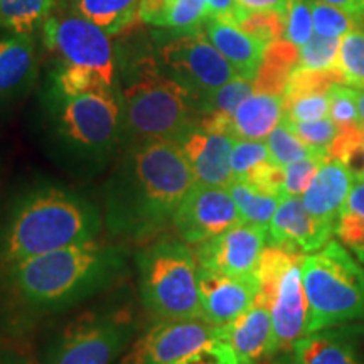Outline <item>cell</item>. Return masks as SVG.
I'll list each match as a JSON object with an SVG mask.
<instances>
[{
	"label": "cell",
	"instance_id": "d590c367",
	"mask_svg": "<svg viewBox=\"0 0 364 364\" xmlns=\"http://www.w3.org/2000/svg\"><path fill=\"white\" fill-rule=\"evenodd\" d=\"M282 122L309 147L329 156V149L339 134V127L329 117L314 122H290L282 117Z\"/></svg>",
	"mask_w": 364,
	"mask_h": 364
},
{
	"label": "cell",
	"instance_id": "ab89813d",
	"mask_svg": "<svg viewBox=\"0 0 364 364\" xmlns=\"http://www.w3.org/2000/svg\"><path fill=\"white\" fill-rule=\"evenodd\" d=\"M314 34L316 33H314L311 0H290L285 12L284 39L300 48Z\"/></svg>",
	"mask_w": 364,
	"mask_h": 364
},
{
	"label": "cell",
	"instance_id": "3957f363",
	"mask_svg": "<svg viewBox=\"0 0 364 364\" xmlns=\"http://www.w3.org/2000/svg\"><path fill=\"white\" fill-rule=\"evenodd\" d=\"M100 230L98 208L85 196L61 186H33L16 196L0 226V272L27 258L90 243Z\"/></svg>",
	"mask_w": 364,
	"mask_h": 364
},
{
	"label": "cell",
	"instance_id": "f546056e",
	"mask_svg": "<svg viewBox=\"0 0 364 364\" xmlns=\"http://www.w3.org/2000/svg\"><path fill=\"white\" fill-rule=\"evenodd\" d=\"M336 68L344 85L364 90V24L343 36Z\"/></svg>",
	"mask_w": 364,
	"mask_h": 364
},
{
	"label": "cell",
	"instance_id": "277c9868",
	"mask_svg": "<svg viewBox=\"0 0 364 364\" xmlns=\"http://www.w3.org/2000/svg\"><path fill=\"white\" fill-rule=\"evenodd\" d=\"M120 103L124 129L136 142H177L201 120L193 95L147 58L134 66V73L122 88Z\"/></svg>",
	"mask_w": 364,
	"mask_h": 364
},
{
	"label": "cell",
	"instance_id": "7a4b0ae2",
	"mask_svg": "<svg viewBox=\"0 0 364 364\" xmlns=\"http://www.w3.org/2000/svg\"><path fill=\"white\" fill-rule=\"evenodd\" d=\"M124 268L125 253L120 248L93 240L6 268L0 272V287L29 311H61L107 289Z\"/></svg>",
	"mask_w": 364,
	"mask_h": 364
},
{
	"label": "cell",
	"instance_id": "484cf974",
	"mask_svg": "<svg viewBox=\"0 0 364 364\" xmlns=\"http://www.w3.org/2000/svg\"><path fill=\"white\" fill-rule=\"evenodd\" d=\"M297 63V46L285 39L268 44L260 70L253 80V91L284 97L287 83H289L290 75H292Z\"/></svg>",
	"mask_w": 364,
	"mask_h": 364
},
{
	"label": "cell",
	"instance_id": "4316f807",
	"mask_svg": "<svg viewBox=\"0 0 364 364\" xmlns=\"http://www.w3.org/2000/svg\"><path fill=\"white\" fill-rule=\"evenodd\" d=\"M336 236L364 267V179H354L336 223Z\"/></svg>",
	"mask_w": 364,
	"mask_h": 364
},
{
	"label": "cell",
	"instance_id": "9c48e42d",
	"mask_svg": "<svg viewBox=\"0 0 364 364\" xmlns=\"http://www.w3.org/2000/svg\"><path fill=\"white\" fill-rule=\"evenodd\" d=\"M110 38L102 27L63 6L54 7L43 24L46 49L58 58L59 65L95 73L117 91L115 49Z\"/></svg>",
	"mask_w": 364,
	"mask_h": 364
},
{
	"label": "cell",
	"instance_id": "bcb514c9",
	"mask_svg": "<svg viewBox=\"0 0 364 364\" xmlns=\"http://www.w3.org/2000/svg\"><path fill=\"white\" fill-rule=\"evenodd\" d=\"M0 364H31V363H27L24 358L17 356V354L2 351V349H0Z\"/></svg>",
	"mask_w": 364,
	"mask_h": 364
},
{
	"label": "cell",
	"instance_id": "f1b7e54d",
	"mask_svg": "<svg viewBox=\"0 0 364 364\" xmlns=\"http://www.w3.org/2000/svg\"><path fill=\"white\" fill-rule=\"evenodd\" d=\"M231 198L235 199L238 208L241 221L250 225H270L273 215L282 201L280 196L263 193V191L253 188L247 182L233 181L228 186Z\"/></svg>",
	"mask_w": 364,
	"mask_h": 364
},
{
	"label": "cell",
	"instance_id": "f6af8a7d",
	"mask_svg": "<svg viewBox=\"0 0 364 364\" xmlns=\"http://www.w3.org/2000/svg\"><path fill=\"white\" fill-rule=\"evenodd\" d=\"M216 354V364H260L255 361H245V359H238L231 351V348L228 346L225 341H221L220 344L216 346L215 349Z\"/></svg>",
	"mask_w": 364,
	"mask_h": 364
},
{
	"label": "cell",
	"instance_id": "c3c4849f",
	"mask_svg": "<svg viewBox=\"0 0 364 364\" xmlns=\"http://www.w3.org/2000/svg\"><path fill=\"white\" fill-rule=\"evenodd\" d=\"M358 108H359V115H361V120L364 124V90H358Z\"/></svg>",
	"mask_w": 364,
	"mask_h": 364
},
{
	"label": "cell",
	"instance_id": "7bdbcfd3",
	"mask_svg": "<svg viewBox=\"0 0 364 364\" xmlns=\"http://www.w3.org/2000/svg\"><path fill=\"white\" fill-rule=\"evenodd\" d=\"M289 2L290 0H236V6H238L241 17H243L247 16V14L265 11L285 14L287 7H289Z\"/></svg>",
	"mask_w": 364,
	"mask_h": 364
},
{
	"label": "cell",
	"instance_id": "cb8c5ba5",
	"mask_svg": "<svg viewBox=\"0 0 364 364\" xmlns=\"http://www.w3.org/2000/svg\"><path fill=\"white\" fill-rule=\"evenodd\" d=\"M139 16L169 33H199L211 17L208 0H140Z\"/></svg>",
	"mask_w": 364,
	"mask_h": 364
},
{
	"label": "cell",
	"instance_id": "ee69618b",
	"mask_svg": "<svg viewBox=\"0 0 364 364\" xmlns=\"http://www.w3.org/2000/svg\"><path fill=\"white\" fill-rule=\"evenodd\" d=\"M322 2L332 4V6L353 14L358 17L359 24H364V0H322Z\"/></svg>",
	"mask_w": 364,
	"mask_h": 364
},
{
	"label": "cell",
	"instance_id": "5bb4252c",
	"mask_svg": "<svg viewBox=\"0 0 364 364\" xmlns=\"http://www.w3.org/2000/svg\"><path fill=\"white\" fill-rule=\"evenodd\" d=\"M268 241V226L240 223L221 235L196 245L198 265L231 277L257 273Z\"/></svg>",
	"mask_w": 364,
	"mask_h": 364
},
{
	"label": "cell",
	"instance_id": "d4e9b609",
	"mask_svg": "<svg viewBox=\"0 0 364 364\" xmlns=\"http://www.w3.org/2000/svg\"><path fill=\"white\" fill-rule=\"evenodd\" d=\"M59 6L100 26L108 36L122 34L140 21V0H65Z\"/></svg>",
	"mask_w": 364,
	"mask_h": 364
},
{
	"label": "cell",
	"instance_id": "9a60e30c",
	"mask_svg": "<svg viewBox=\"0 0 364 364\" xmlns=\"http://www.w3.org/2000/svg\"><path fill=\"white\" fill-rule=\"evenodd\" d=\"M258 275L231 277L199 267V302L203 317L225 329L258 297Z\"/></svg>",
	"mask_w": 364,
	"mask_h": 364
},
{
	"label": "cell",
	"instance_id": "603a6c76",
	"mask_svg": "<svg viewBox=\"0 0 364 364\" xmlns=\"http://www.w3.org/2000/svg\"><path fill=\"white\" fill-rule=\"evenodd\" d=\"M284 117L282 95L253 91L231 117L230 135L235 140H265Z\"/></svg>",
	"mask_w": 364,
	"mask_h": 364
},
{
	"label": "cell",
	"instance_id": "52a82bcc",
	"mask_svg": "<svg viewBox=\"0 0 364 364\" xmlns=\"http://www.w3.org/2000/svg\"><path fill=\"white\" fill-rule=\"evenodd\" d=\"M140 299L157 318L203 317L199 267L186 241L161 240L136 255Z\"/></svg>",
	"mask_w": 364,
	"mask_h": 364
},
{
	"label": "cell",
	"instance_id": "7dc6e473",
	"mask_svg": "<svg viewBox=\"0 0 364 364\" xmlns=\"http://www.w3.org/2000/svg\"><path fill=\"white\" fill-rule=\"evenodd\" d=\"M272 364H292V356H290V353L277 354Z\"/></svg>",
	"mask_w": 364,
	"mask_h": 364
},
{
	"label": "cell",
	"instance_id": "f907efd6",
	"mask_svg": "<svg viewBox=\"0 0 364 364\" xmlns=\"http://www.w3.org/2000/svg\"><path fill=\"white\" fill-rule=\"evenodd\" d=\"M363 140H364V132H363ZM363 179H364V177H363Z\"/></svg>",
	"mask_w": 364,
	"mask_h": 364
},
{
	"label": "cell",
	"instance_id": "4fadbf2b",
	"mask_svg": "<svg viewBox=\"0 0 364 364\" xmlns=\"http://www.w3.org/2000/svg\"><path fill=\"white\" fill-rule=\"evenodd\" d=\"M172 223L182 241L199 245L243 221L228 188L196 182L177 208Z\"/></svg>",
	"mask_w": 364,
	"mask_h": 364
},
{
	"label": "cell",
	"instance_id": "7402d4cb",
	"mask_svg": "<svg viewBox=\"0 0 364 364\" xmlns=\"http://www.w3.org/2000/svg\"><path fill=\"white\" fill-rule=\"evenodd\" d=\"M203 33L235 68L238 76L245 80H255L268 44L247 34L236 24L216 19H209L203 27Z\"/></svg>",
	"mask_w": 364,
	"mask_h": 364
},
{
	"label": "cell",
	"instance_id": "8fae6325",
	"mask_svg": "<svg viewBox=\"0 0 364 364\" xmlns=\"http://www.w3.org/2000/svg\"><path fill=\"white\" fill-rule=\"evenodd\" d=\"M159 66L184 86L193 95L196 103L231 80L238 78L235 68L203 31L167 34L159 48Z\"/></svg>",
	"mask_w": 364,
	"mask_h": 364
},
{
	"label": "cell",
	"instance_id": "1f68e13d",
	"mask_svg": "<svg viewBox=\"0 0 364 364\" xmlns=\"http://www.w3.org/2000/svg\"><path fill=\"white\" fill-rule=\"evenodd\" d=\"M267 147L270 161L275 164V166L280 167L290 166L292 162H297L300 159H306L309 156H312V154H324L317 152V150H314L309 147V145L304 144L302 140L284 124V122H280V124L273 129L272 134L268 135Z\"/></svg>",
	"mask_w": 364,
	"mask_h": 364
},
{
	"label": "cell",
	"instance_id": "ba28073f",
	"mask_svg": "<svg viewBox=\"0 0 364 364\" xmlns=\"http://www.w3.org/2000/svg\"><path fill=\"white\" fill-rule=\"evenodd\" d=\"M304 255L267 245L257 275L260 297L270 309L277 353H290L309 334V306L302 284Z\"/></svg>",
	"mask_w": 364,
	"mask_h": 364
},
{
	"label": "cell",
	"instance_id": "30bf717a",
	"mask_svg": "<svg viewBox=\"0 0 364 364\" xmlns=\"http://www.w3.org/2000/svg\"><path fill=\"white\" fill-rule=\"evenodd\" d=\"M129 312L85 316L56 336L44 354V364H112L135 334Z\"/></svg>",
	"mask_w": 364,
	"mask_h": 364
},
{
	"label": "cell",
	"instance_id": "7c38bea8",
	"mask_svg": "<svg viewBox=\"0 0 364 364\" xmlns=\"http://www.w3.org/2000/svg\"><path fill=\"white\" fill-rule=\"evenodd\" d=\"M223 339V329L204 317L159 318L122 364H174L206 356Z\"/></svg>",
	"mask_w": 364,
	"mask_h": 364
},
{
	"label": "cell",
	"instance_id": "f35d334b",
	"mask_svg": "<svg viewBox=\"0 0 364 364\" xmlns=\"http://www.w3.org/2000/svg\"><path fill=\"white\" fill-rule=\"evenodd\" d=\"M326 154H312L285 167L284 198H302L317 174L318 167L327 161Z\"/></svg>",
	"mask_w": 364,
	"mask_h": 364
},
{
	"label": "cell",
	"instance_id": "d6986e66",
	"mask_svg": "<svg viewBox=\"0 0 364 364\" xmlns=\"http://www.w3.org/2000/svg\"><path fill=\"white\" fill-rule=\"evenodd\" d=\"M223 341L238 359L263 363L275 358L277 346L270 309L260 297L223 329Z\"/></svg>",
	"mask_w": 364,
	"mask_h": 364
},
{
	"label": "cell",
	"instance_id": "60d3db41",
	"mask_svg": "<svg viewBox=\"0 0 364 364\" xmlns=\"http://www.w3.org/2000/svg\"><path fill=\"white\" fill-rule=\"evenodd\" d=\"M329 117V93H309L284 100V118L290 122H314Z\"/></svg>",
	"mask_w": 364,
	"mask_h": 364
},
{
	"label": "cell",
	"instance_id": "ffe728a7",
	"mask_svg": "<svg viewBox=\"0 0 364 364\" xmlns=\"http://www.w3.org/2000/svg\"><path fill=\"white\" fill-rule=\"evenodd\" d=\"M38 53L33 34L9 33L0 38V107L21 100L34 85Z\"/></svg>",
	"mask_w": 364,
	"mask_h": 364
},
{
	"label": "cell",
	"instance_id": "6da1fadb",
	"mask_svg": "<svg viewBox=\"0 0 364 364\" xmlns=\"http://www.w3.org/2000/svg\"><path fill=\"white\" fill-rule=\"evenodd\" d=\"M196 182L176 142H136L107 186L108 230L134 241L152 238L174 221L177 208Z\"/></svg>",
	"mask_w": 364,
	"mask_h": 364
},
{
	"label": "cell",
	"instance_id": "44dd1931",
	"mask_svg": "<svg viewBox=\"0 0 364 364\" xmlns=\"http://www.w3.org/2000/svg\"><path fill=\"white\" fill-rule=\"evenodd\" d=\"M353 184V172L338 159H327L302 196L304 206L316 220L336 228Z\"/></svg>",
	"mask_w": 364,
	"mask_h": 364
},
{
	"label": "cell",
	"instance_id": "681fc988",
	"mask_svg": "<svg viewBox=\"0 0 364 364\" xmlns=\"http://www.w3.org/2000/svg\"><path fill=\"white\" fill-rule=\"evenodd\" d=\"M204 358V356H203ZM199 359H201V358H199ZM196 361H198V359H194V361H184V363H174V364H194Z\"/></svg>",
	"mask_w": 364,
	"mask_h": 364
},
{
	"label": "cell",
	"instance_id": "8992f818",
	"mask_svg": "<svg viewBox=\"0 0 364 364\" xmlns=\"http://www.w3.org/2000/svg\"><path fill=\"white\" fill-rule=\"evenodd\" d=\"M53 130L63 152L88 166L105 164L124 132L117 91L93 90L66 97L49 91Z\"/></svg>",
	"mask_w": 364,
	"mask_h": 364
},
{
	"label": "cell",
	"instance_id": "b9f144b4",
	"mask_svg": "<svg viewBox=\"0 0 364 364\" xmlns=\"http://www.w3.org/2000/svg\"><path fill=\"white\" fill-rule=\"evenodd\" d=\"M209 6V19H216L223 22L236 24L241 19V14L236 6V0H208Z\"/></svg>",
	"mask_w": 364,
	"mask_h": 364
},
{
	"label": "cell",
	"instance_id": "8d00e7d4",
	"mask_svg": "<svg viewBox=\"0 0 364 364\" xmlns=\"http://www.w3.org/2000/svg\"><path fill=\"white\" fill-rule=\"evenodd\" d=\"M329 118L338 127H364L358 108V90L336 83L329 90Z\"/></svg>",
	"mask_w": 364,
	"mask_h": 364
},
{
	"label": "cell",
	"instance_id": "5b68a950",
	"mask_svg": "<svg viewBox=\"0 0 364 364\" xmlns=\"http://www.w3.org/2000/svg\"><path fill=\"white\" fill-rule=\"evenodd\" d=\"M302 284L309 306V334L364 322V267L339 240L304 255Z\"/></svg>",
	"mask_w": 364,
	"mask_h": 364
},
{
	"label": "cell",
	"instance_id": "ac0fdd59",
	"mask_svg": "<svg viewBox=\"0 0 364 364\" xmlns=\"http://www.w3.org/2000/svg\"><path fill=\"white\" fill-rule=\"evenodd\" d=\"M292 364H364V322L307 334L290 351Z\"/></svg>",
	"mask_w": 364,
	"mask_h": 364
},
{
	"label": "cell",
	"instance_id": "836d02e7",
	"mask_svg": "<svg viewBox=\"0 0 364 364\" xmlns=\"http://www.w3.org/2000/svg\"><path fill=\"white\" fill-rule=\"evenodd\" d=\"M341 39L314 34L299 48L297 68L304 70H334L338 63Z\"/></svg>",
	"mask_w": 364,
	"mask_h": 364
},
{
	"label": "cell",
	"instance_id": "e0dca14e",
	"mask_svg": "<svg viewBox=\"0 0 364 364\" xmlns=\"http://www.w3.org/2000/svg\"><path fill=\"white\" fill-rule=\"evenodd\" d=\"M179 145L196 181L201 184L228 188L233 182L231 150L235 139L196 125L176 142Z\"/></svg>",
	"mask_w": 364,
	"mask_h": 364
},
{
	"label": "cell",
	"instance_id": "d6a6232c",
	"mask_svg": "<svg viewBox=\"0 0 364 364\" xmlns=\"http://www.w3.org/2000/svg\"><path fill=\"white\" fill-rule=\"evenodd\" d=\"M311 11L314 33L324 36V38L339 39L359 24L356 16L332 6V4L322 2V0H311Z\"/></svg>",
	"mask_w": 364,
	"mask_h": 364
},
{
	"label": "cell",
	"instance_id": "83f0119b",
	"mask_svg": "<svg viewBox=\"0 0 364 364\" xmlns=\"http://www.w3.org/2000/svg\"><path fill=\"white\" fill-rule=\"evenodd\" d=\"M58 0H0V29L14 34H33L43 27Z\"/></svg>",
	"mask_w": 364,
	"mask_h": 364
},
{
	"label": "cell",
	"instance_id": "4dcf8cb0",
	"mask_svg": "<svg viewBox=\"0 0 364 364\" xmlns=\"http://www.w3.org/2000/svg\"><path fill=\"white\" fill-rule=\"evenodd\" d=\"M253 93V81L238 78L231 80L221 88H218L204 97L198 103V110L203 115L233 117L236 108Z\"/></svg>",
	"mask_w": 364,
	"mask_h": 364
},
{
	"label": "cell",
	"instance_id": "e575fe53",
	"mask_svg": "<svg viewBox=\"0 0 364 364\" xmlns=\"http://www.w3.org/2000/svg\"><path fill=\"white\" fill-rule=\"evenodd\" d=\"M270 162L267 142L262 140H235L231 150L233 181H247L255 171Z\"/></svg>",
	"mask_w": 364,
	"mask_h": 364
},
{
	"label": "cell",
	"instance_id": "74e56055",
	"mask_svg": "<svg viewBox=\"0 0 364 364\" xmlns=\"http://www.w3.org/2000/svg\"><path fill=\"white\" fill-rule=\"evenodd\" d=\"M238 27L253 38L263 41L265 44H272L275 41L284 39L285 14L273 11L247 14L241 17Z\"/></svg>",
	"mask_w": 364,
	"mask_h": 364
},
{
	"label": "cell",
	"instance_id": "2e32d148",
	"mask_svg": "<svg viewBox=\"0 0 364 364\" xmlns=\"http://www.w3.org/2000/svg\"><path fill=\"white\" fill-rule=\"evenodd\" d=\"M336 235V228L314 218L302 198H284L268 225V245L287 252L311 255L324 248Z\"/></svg>",
	"mask_w": 364,
	"mask_h": 364
}]
</instances>
